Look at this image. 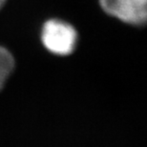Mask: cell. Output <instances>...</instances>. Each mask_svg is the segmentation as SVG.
Wrapping results in <instances>:
<instances>
[{
    "label": "cell",
    "instance_id": "obj_3",
    "mask_svg": "<svg viewBox=\"0 0 147 147\" xmlns=\"http://www.w3.org/2000/svg\"><path fill=\"white\" fill-rule=\"evenodd\" d=\"M14 69V58L13 55L4 47L0 46V90Z\"/></svg>",
    "mask_w": 147,
    "mask_h": 147
},
{
    "label": "cell",
    "instance_id": "obj_4",
    "mask_svg": "<svg viewBox=\"0 0 147 147\" xmlns=\"http://www.w3.org/2000/svg\"><path fill=\"white\" fill-rule=\"evenodd\" d=\"M6 2V0H0V9H1V7L3 5H4V3Z\"/></svg>",
    "mask_w": 147,
    "mask_h": 147
},
{
    "label": "cell",
    "instance_id": "obj_1",
    "mask_svg": "<svg viewBox=\"0 0 147 147\" xmlns=\"http://www.w3.org/2000/svg\"><path fill=\"white\" fill-rule=\"evenodd\" d=\"M41 42L50 53L57 55H68L75 51L78 33L70 23L60 19H49L41 29Z\"/></svg>",
    "mask_w": 147,
    "mask_h": 147
},
{
    "label": "cell",
    "instance_id": "obj_2",
    "mask_svg": "<svg viewBox=\"0 0 147 147\" xmlns=\"http://www.w3.org/2000/svg\"><path fill=\"white\" fill-rule=\"evenodd\" d=\"M147 0H99L105 13L120 21L134 26H142L146 22Z\"/></svg>",
    "mask_w": 147,
    "mask_h": 147
}]
</instances>
